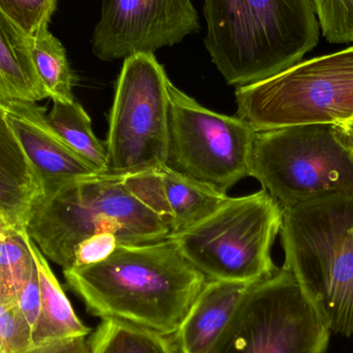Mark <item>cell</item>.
I'll list each match as a JSON object with an SVG mask.
<instances>
[{"label":"cell","mask_w":353,"mask_h":353,"mask_svg":"<svg viewBox=\"0 0 353 353\" xmlns=\"http://www.w3.org/2000/svg\"><path fill=\"white\" fill-rule=\"evenodd\" d=\"M323 37L330 43H353V0H312Z\"/></svg>","instance_id":"cell-23"},{"label":"cell","mask_w":353,"mask_h":353,"mask_svg":"<svg viewBox=\"0 0 353 353\" xmlns=\"http://www.w3.org/2000/svg\"><path fill=\"white\" fill-rule=\"evenodd\" d=\"M335 124L339 130L344 143L350 147V150L353 151V118Z\"/></svg>","instance_id":"cell-29"},{"label":"cell","mask_w":353,"mask_h":353,"mask_svg":"<svg viewBox=\"0 0 353 353\" xmlns=\"http://www.w3.org/2000/svg\"><path fill=\"white\" fill-rule=\"evenodd\" d=\"M17 306L31 331L34 332L41 313V290H39V274L37 263L17 294Z\"/></svg>","instance_id":"cell-27"},{"label":"cell","mask_w":353,"mask_h":353,"mask_svg":"<svg viewBox=\"0 0 353 353\" xmlns=\"http://www.w3.org/2000/svg\"><path fill=\"white\" fill-rule=\"evenodd\" d=\"M0 182L41 192V184L31 168L8 120V108L0 103Z\"/></svg>","instance_id":"cell-21"},{"label":"cell","mask_w":353,"mask_h":353,"mask_svg":"<svg viewBox=\"0 0 353 353\" xmlns=\"http://www.w3.org/2000/svg\"><path fill=\"white\" fill-rule=\"evenodd\" d=\"M331 332L288 270L252 284L208 353H325Z\"/></svg>","instance_id":"cell-8"},{"label":"cell","mask_w":353,"mask_h":353,"mask_svg":"<svg viewBox=\"0 0 353 353\" xmlns=\"http://www.w3.org/2000/svg\"><path fill=\"white\" fill-rule=\"evenodd\" d=\"M282 219L283 208L261 189L230 197L211 215L170 239L207 280L253 284L278 270L271 252Z\"/></svg>","instance_id":"cell-5"},{"label":"cell","mask_w":353,"mask_h":353,"mask_svg":"<svg viewBox=\"0 0 353 353\" xmlns=\"http://www.w3.org/2000/svg\"><path fill=\"white\" fill-rule=\"evenodd\" d=\"M352 153H353V151H352Z\"/></svg>","instance_id":"cell-30"},{"label":"cell","mask_w":353,"mask_h":353,"mask_svg":"<svg viewBox=\"0 0 353 353\" xmlns=\"http://www.w3.org/2000/svg\"><path fill=\"white\" fill-rule=\"evenodd\" d=\"M170 81L154 54L124 59L105 144L107 175L124 178L167 165Z\"/></svg>","instance_id":"cell-9"},{"label":"cell","mask_w":353,"mask_h":353,"mask_svg":"<svg viewBox=\"0 0 353 353\" xmlns=\"http://www.w3.org/2000/svg\"><path fill=\"white\" fill-rule=\"evenodd\" d=\"M29 236L45 257L63 270L74 267L80 243L112 232L119 245L161 242L169 226L143 205L123 178L99 175L60 185L37 195L28 221Z\"/></svg>","instance_id":"cell-3"},{"label":"cell","mask_w":353,"mask_h":353,"mask_svg":"<svg viewBox=\"0 0 353 353\" xmlns=\"http://www.w3.org/2000/svg\"><path fill=\"white\" fill-rule=\"evenodd\" d=\"M37 194L28 189L0 182V230L27 228Z\"/></svg>","instance_id":"cell-25"},{"label":"cell","mask_w":353,"mask_h":353,"mask_svg":"<svg viewBox=\"0 0 353 353\" xmlns=\"http://www.w3.org/2000/svg\"><path fill=\"white\" fill-rule=\"evenodd\" d=\"M27 228L0 230V298L14 299L35 268Z\"/></svg>","instance_id":"cell-20"},{"label":"cell","mask_w":353,"mask_h":353,"mask_svg":"<svg viewBox=\"0 0 353 353\" xmlns=\"http://www.w3.org/2000/svg\"><path fill=\"white\" fill-rule=\"evenodd\" d=\"M249 176L283 209L325 195L353 194V153L333 123L259 130Z\"/></svg>","instance_id":"cell-6"},{"label":"cell","mask_w":353,"mask_h":353,"mask_svg":"<svg viewBox=\"0 0 353 353\" xmlns=\"http://www.w3.org/2000/svg\"><path fill=\"white\" fill-rule=\"evenodd\" d=\"M63 275L90 314L167 337L175 335L208 281L170 238L118 245L105 261Z\"/></svg>","instance_id":"cell-1"},{"label":"cell","mask_w":353,"mask_h":353,"mask_svg":"<svg viewBox=\"0 0 353 353\" xmlns=\"http://www.w3.org/2000/svg\"><path fill=\"white\" fill-rule=\"evenodd\" d=\"M128 190L174 234L188 230L221 207L230 196L167 165L124 176Z\"/></svg>","instance_id":"cell-13"},{"label":"cell","mask_w":353,"mask_h":353,"mask_svg":"<svg viewBox=\"0 0 353 353\" xmlns=\"http://www.w3.org/2000/svg\"><path fill=\"white\" fill-rule=\"evenodd\" d=\"M57 0H0V12L26 39L49 30Z\"/></svg>","instance_id":"cell-22"},{"label":"cell","mask_w":353,"mask_h":353,"mask_svg":"<svg viewBox=\"0 0 353 353\" xmlns=\"http://www.w3.org/2000/svg\"><path fill=\"white\" fill-rule=\"evenodd\" d=\"M46 121L74 152L88 161L97 171L107 175L105 145L95 136L90 117L78 101H53L51 111L46 114Z\"/></svg>","instance_id":"cell-17"},{"label":"cell","mask_w":353,"mask_h":353,"mask_svg":"<svg viewBox=\"0 0 353 353\" xmlns=\"http://www.w3.org/2000/svg\"><path fill=\"white\" fill-rule=\"evenodd\" d=\"M87 343L90 353H179L171 337L112 319H101Z\"/></svg>","instance_id":"cell-19"},{"label":"cell","mask_w":353,"mask_h":353,"mask_svg":"<svg viewBox=\"0 0 353 353\" xmlns=\"http://www.w3.org/2000/svg\"><path fill=\"white\" fill-rule=\"evenodd\" d=\"M4 103L10 128L39 179L41 192L66 183L103 175L53 132L46 121L45 110L37 103Z\"/></svg>","instance_id":"cell-12"},{"label":"cell","mask_w":353,"mask_h":353,"mask_svg":"<svg viewBox=\"0 0 353 353\" xmlns=\"http://www.w3.org/2000/svg\"><path fill=\"white\" fill-rule=\"evenodd\" d=\"M201 30L191 0H103L92 52L103 61L154 54Z\"/></svg>","instance_id":"cell-11"},{"label":"cell","mask_w":353,"mask_h":353,"mask_svg":"<svg viewBox=\"0 0 353 353\" xmlns=\"http://www.w3.org/2000/svg\"><path fill=\"white\" fill-rule=\"evenodd\" d=\"M32 347V331L14 299L0 298V353H25Z\"/></svg>","instance_id":"cell-24"},{"label":"cell","mask_w":353,"mask_h":353,"mask_svg":"<svg viewBox=\"0 0 353 353\" xmlns=\"http://www.w3.org/2000/svg\"><path fill=\"white\" fill-rule=\"evenodd\" d=\"M48 99L33 68L28 41L0 12V103Z\"/></svg>","instance_id":"cell-16"},{"label":"cell","mask_w":353,"mask_h":353,"mask_svg":"<svg viewBox=\"0 0 353 353\" xmlns=\"http://www.w3.org/2000/svg\"><path fill=\"white\" fill-rule=\"evenodd\" d=\"M28 41L33 68L48 99L53 101L72 103L74 77L61 41L49 30Z\"/></svg>","instance_id":"cell-18"},{"label":"cell","mask_w":353,"mask_h":353,"mask_svg":"<svg viewBox=\"0 0 353 353\" xmlns=\"http://www.w3.org/2000/svg\"><path fill=\"white\" fill-rule=\"evenodd\" d=\"M255 130L238 116L216 113L169 83L167 165L228 193L249 176Z\"/></svg>","instance_id":"cell-10"},{"label":"cell","mask_w":353,"mask_h":353,"mask_svg":"<svg viewBox=\"0 0 353 353\" xmlns=\"http://www.w3.org/2000/svg\"><path fill=\"white\" fill-rule=\"evenodd\" d=\"M118 245L119 241L112 232H101L89 236L77 247L72 268L85 267L101 263L115 251Z\"/></svg>","instance_id":"cell-26"},{"label":"cell","mask_w":353,"mask_h":353,"mask_svg":"<svg viewBox=\"0 0 353 353\" xmlns=\"http://www.w3.org/2000/svg\"><path fill=\"white\" fill-rule=\"evenodd\" d=\"M205 46L225 82L241 87L302 61L319 41L312 0H203Z\"/></svg>","instance_id":"cell-2"},{"label":"cell","mask_w":353,"mask_h":353,"mask_svg":"<svg viewBox=\"0 0 353 353\" xmlns=\"http://www.w3.org/2000/svg\"><path fill=\"white\" fill-rule=\"evenodd\" d=\"M251 285L208 280L171 337L179 353L209 352Z\"/></svg>","instance_id":"cell-14"},{"label":"cell","mask_w":353,"mask_h":353,"mask_svg":"<svg viewBox=\"0 0 353 353\" xmlns=\"http://www.w3.org/2000/svg\"><path fill=\"white\" fill-rule=\"evenodd\" d=\"M31 249L37 263L41 290V313L33 332L32 347L58 340L88 337L90 327L85 325L74 312L45 255L33 241Z\"/></svg>","instance_id":"cell-15"},{"label":"cell","mask_w":353,"mask_h":353,"mask_svg":"<svg viewBox=\"0 0 353 353\" xmlns=\"http://www.w3.org/2000/svg\"><path fill=\"white\" fill-rule=\"evenodd\" d=\"M283 269L294 275L331 333L353 335V194L283 209Z\"/></svg>","instance_id":"cell-4"},{"label":"cell","mask_w":353,"mask_h":353,"mask_svg":"<svg viewBox=\"0 0 353 353\" xmlns=\"http://www.w3.org/2000/svg\"><path fill=\"white\" fill-rule=\"evenodd\" d=\"M25 353H90L87 337L58 340L41 346H33Z\"/></svg>","instance_id":"cell-28"},{"label":"cell","mask_w":353,"mask_h":353,"mask_svg":"<svg viewBox=\"0 0 353 353\" xmlns=\"http://www.w3.org/2000/svg\"><path fill=\"white\" fill-rule=\"evenodd\" d=\"M234 94L236 116L255 132L352 119L353 46L236 87Z\"/></svg>","instance_id":"cell-7"}]
</instances>
